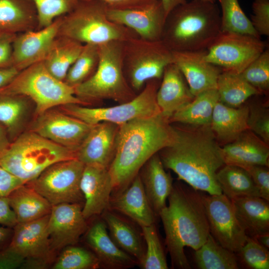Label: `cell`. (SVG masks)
Returning a JSON list of instances; mask_svg holds the SVG:
<instances>
[{"instance_id": "6da1fadb", "label": "cell", "mask_w": 269, "mask_h": 269, "mask_svg": "<svg viewBox=\"0 0 269 269\" xmlns=\"http://www.w3.org/2000/svg\"><path fill=\"white\" fill-rule=\"evenodd\" d=\"M183 125L174 126L175 141L160 150L159 156L164 167L195 190L209 195L222 194L216 173L225 163L210 125Z\"/></svg>"}, {"instance_id": "7a4b0ae2", "label": "cell", "mask_w": 269, "mask_h": 269, "mask_svg": "<svg viewBox=\"0 0 269 269\" xmlns=\"http://www.w3.org/2000/svg\"><path fill=\"white\" fill-rule=\"evenodd\" d=\"M176 137L175 127L161 113L119 125L116 153L109 168L114 190H124L148 159Z\"/></svg>"}, {"instance_id": "3957f363", "label": "cell", "mask_w": 269, "mask_h": 269, "mask_svg": "<svg viewBox=\"0 0 269 269\" xmlns=\"http://www.w3.org/2000/svg\"><path fill=\"white\" fill-rule=\"evenodd\" d=\"M199 191L191 186L173 185L168 204L159 214L174 268L190 269L184 248L198 249L210 234L203 194Z\"/></svg>"}, {"instance_id": "277c9868", "label": "cell", "mask_w": 269, "mask_h": 269, "mask_svg": "<svg viewBox=\"0 0 269 269\" xmlns=\"http://www.w3.org/2000/svg\"><path fill=\"white\" fill-rule=\"evenodd\" d=\"M221 31L217 4L192 0L168 14L161 40L172 51H201L206 50Z\"/></svg>"}, {"instance_id": "5b68a950", "label": "cell", "mask_w": 269, "mask_h": 269, "mask_svg": "<svg viewBox=\"0 0 269 269\" xmlns=\"http://www.w3.org/2000/svg\"><path fill=\"white\" fill-rule=\"evenodd\" d=\"M73 158L76 151L29 130L10 142L0 166L26 184L52 164Z\"/></svg>"}, {"instance_id": "8992f818", "label": "cell", "mask_w": 269, "mask_h": 269, "mask_svg": "<svg viewBox=\"0 0 269 269\" xmlns=\"http://www.w3.org/2000/svg\"><path fill=\"white\" fill-rule=\"evenodd\" d=\"M107 8L99 0H79L72 10L61 16L58 36L98 45L137 36L132 30L111 21Z\"/></svg>"}, {"instance_id": "52a82bcc", "label": "cell", "mask_w": 269, "mask_h": 269, "mask_svg": "<svg viewBox=\"0 0 269 269\" xmlns=\"http://www.w3.org/2000/svg\"><path fill=\"white\" fill-rule=\"evenodd\" d=\"M123 41H113L98 45L99 62L96 70L74 88L75 95L88 105L91 102L103 100L123 103L136 95L124 72Z\"/></svg>"}, {"instance_id": "ba28073f", "label": "cell", "mask_w": 269, "mask_h": 269, "mask_svg": "<svg viewBox=\"0 0 269 269\" xmlns=\"http://www.w3.org/2000/svg\"><path fill=\"white\" fill-rule=\"evenodd\" d=\"M0 93L27 97L34 103L35 116L65 105H88L75 95L74 88L52 76L43 61L19 71L10 83L0 89Z\"/></svg>"}, {"instance_id": "9c48e42d", "label": "cell", "mask_w": 269, "mask_h": 269, "mask_svg": "<svg viewBox=\"0 0 269 269\" xmlns=\"http://www.w3.org/2000/svg\"><path fill=\"white\" fill-rule=\"evenodd\" d=\"M172 63V51L161 39L136 36L123 42L124 72L135 92L141 91L150 80L161 79L165 68Z\"/></svg>"}, {"instance_id": "30bf717a", "label": "cell", "mask_w": 269, "mask_h": 269, "mask_svg": "<svg viewBox=\"0 0 269 269\" xmlns=\"http://www.w3.org/2000/svg\"><path fill=\"white\" fill-rule=\"evenodd\" d=\"M160 80L154 79L147 81L138 95L117 106L89 108L78 104H67L59 108L65 113L90 125L103 122L121 125L134 119L161 113L156 100Z\"/></svg>"}, {"instance_id": "8fae6325", "label": "cell", "mask_w": 269, "mask_h": 269, "mask_svg": "<svg viewBox=\"0 0 269 269\" xmlns=\"http://www.w3.org/2000/svg\"><path fill=\"white\" fill-rule=\"evenodd\" d=\"M84 166L77 158L60 161L47 167L28 183L52 206L80 203L84 199L80 189Z\"/></svg>"}, {"instance_id": "7c38bea8", "label": "cell", "mask_w": 269, "mask_h": 269, "mask_svg": "<svg viewBox=\"0 0 269 269\" xmlns=\"http://www.w3.org/2000/svg\"><path fill=\"white\" fill-rule=\"evenodd\" d=\"M266 46L260 38L221 31L205 50L203 59L222 71L240 74L266 49Z\"/></svg>"}, {"instance_id": "4fadbf2b", "label": "cell", "mask_w": 269, "mask_h": 269, "mask_svg": "<svg viewBox=\"0 0 269 269\" xmlns=\"http://www.w3.org/2000/svg\"><path fill=\"white\" fill-rule=\"evenodd\" d=\"M210 233L223 247L236 254L248 236L236 216L231 200L224 194L203 195Z\"/></svg>"}, {"instance_id": "5bb4252c", "label": "cell", "mask_w": 269, "mask_h": 269, "mask_svg": "<svg viewBox=\"0 0 269 269\" xmlns=\"http://www.w3.org/2000/svg\"><path fill=\"white\" fill-rule=\"evenodd\" d=\"M35 117L30 131L76 152L93 126L54 108Z\"/></svg>"}, {"instance_id": "9a60e30c", "label": "cell", "mask_w": 269, "mask_h": 269, "mask_svg": "<svg viewBox=\"0 0 269 269\" xmlns=\"http://www.w3.org/2000/svg\"><path fill=\"white\" fill-rule=\"evenodd\" d=\"M61 16L39 29L17 34L12 43V65L19 71L43 61L58 36Z\"/></svg>"}, {"instance_id": "2e32d148", "label": "cell", "mask_w": 269, "mask_h": 269, "mask_svg": "<svg viewBox=\"0 0 269 269\" xmlns=\"http://www.w3.org/2000/svg\"><path fill=\"white\" fill-rule=\"evenodd\" d=\"M107 14L111 21L132 30L142 39H161L166 15L160 0L134 8L108 7Z\"/></svg>"}, {"instance_id": "e0dca14e", "label": "cell", "mask_w": 269, "mask_h": 269, "mask_svg": "<svg viewBox=\"0 0 269 269\" xmlns=\"http://www.w3.org/2000/svg\"><path fill=\"white\" fill-rule=\"evenodd\" d=\"M49 217V214L33 221L17 223L7 247L22 256L25 262H46L52 251L47 231Z\"/></svg>"}, {"instance_id": "ac0fdd59", "label": "cell", "mask_w": 269, "mask_h": 269, "mask_svg": "<svg viewBox=\"0 0 269 269\" xmlns=\"http://www.w3.org/2000/svg\"><path fill=\"white\" fill-rule=\"evenodd\" d=\"M80 203L52 206L47 231L52 250L72 246L78 242L87 227Z\"/></svg>"}, {"instance_id": "d6986e66", "label": "cell", "mask_w": 269, "mask_h": 269, "mask_svg": "<svg viewBox=\"0 0 269 269\" xmlns=\"http://www.w3.org/2000/svg\"><path fill=\"white\" fill-rule=\"evenodd\" d=\"M119 125L103 122L93 125L76 152V158L85 165L109 169L115 155Z\"/></svg>"}, {"instance_id": "ffe728a7", "label": "cell", "mask_w": 269, "mask_h": 269, "mask_svg": "<svg viewBox=\"0 0 269 269\" xmlns=\"http://www.w3.org/2000/svg\"><path fill=\"white\" fill-rule=\"evenodd\" d=\"M80 189L85 204L82 213L87 219L102 214L110 205L114 190L109 169L96 165H85L80 180Z\"/></svg>"}, {"instance_id": "44dd1931", "label": "cell", "mask_w": 269, "mask_h": 269, "mask_svg": "<svg viewBox=\"0 0 269 269\" xmlns=\"http://www.w3.org/2000/svg\"><path fill=\"white\" fill-rule=\"evenodd\" d=\"M205 52L172 51L173 63L181 72L194 97L206 91L217 89L222 72L220 68L203 59Z\"/></svg>"}, {"instance_id": "7402d4cb", "label": "cell", "mask_w": 269, "mask_h": 269, "mask_svg": "<svg viewBox=\"0 0 269 269\" xmlns=\"http://www.w3.org/2000/svg\"><path fill=\"white\" fill-rule=\"evenodd\" d=\"M221 149L225 164L243 168L252 165L269 166V144L249 129L224 145Z\"/></svg>"}, {"instance_id": "603a6c76", "label": "cell", "mask_w": 269, "mask_h": 269, "mask_svg": "<svg viewBox=\"0 0 269 269\" xmlns=\"http://www.w3.org/2000/svg\"><path fill=\"white\" fill-rule=\"evenodd\" d=\"M161 79L156 100L161 114L169 119L195 97L191 94L181 72L174 63L166 67Z\"/></svg>"}, {"instance_id": "cb8c5ba5", "label": "cell", "mask_w": 269, "mask_h": 269, "mask_svg": "<svg viewBox=\"0 0 269 269\" xmlns=\"http://www.w3.org/2000/svg\"><path fill=\"white\" fill-rule=\"evenodd\" d=\"M114 200V209L126 215L141 227L154 224L155 214L144 191L141 177L137 174Z\"/></svg>"}, {"instance_id": "d4e9b609", "label": "cell", "mask_w": 269, "mask_h": 269, "mask_svg": "<svg viewBox=\"0 0 269 269\" xmlns=\"http://www.w3.org/2000/svg\"><path fill=\"white\" fill-rule=\"evenodd\" d=\"M249 107L243 105L238 108L228 106L218 101L216 104L210 127L220 145H225L235 140L249 129Z\"/></svg>"}, {"instance_id": "484cf974", "label": "cell", "mask_w": 269, "mask_h": 269, "mask_svg": "<svg viewBox=\"0 0 269 269\" xmlns=\"http://www.w3.org/2000/svg\"><path fill=\"white\" fill-rule=\"evenodd\" d=\"M238 220L251 238L269 233V201L259 196L231 199Z\"/></svg>"}, {"instance_id": "4316f807", "label": "cell", "mask_w": 269, "mask_h": 269, "mask_svg": "<svg viewBox=\"0 0 269 269\" xmlns=\"http://www.w3.org/2000/svg\"><path fill=\"white\" fill-rule=\"evenodd\" d=\"M141 177L145 192L154 213L159 216L166 206V201L173 187L171 175L165 171L159 156L156 153L146 162Z\"/></svg>"}, {"instance_id": "83f0119b", "label": "cell", "mask_w": 269, "mask_h": 269, "mask_svg": "<svg viewBox=\"0 0 269 269\" xmlns=\"http://www.w3.org/2000/svg\"><path fill=\"white\" fill-rule=\"evenodd\" d=\"M86 240L100 262L108 267L130 268L137 262L116 245L108 234L105 222L98 221L94 223L87 232Z\"/></svg>"}, {"instance_id": "f1b7e54d", "label": "cell", "mask_w": 269, "mask_h": 269, "mask_svg": "<svg viewBox=\"0 0 269 269\" xmlns=\"http://www.w3.org/2000/svg\"><path fill=\"white\" fill-rule=\"evenodd\" d=\"M37 26L32 0H0V32L17 34L37 29Z\"/></svg>"}, {"instance_id": "f546056e", "label": "cell", "mask_w": 269, "mask_h": 269, "mask_svg": "<svg viewBox=\"0 0 269 269\" xmlns=\"http://www.w3.org/2000/svg\"><path fill=\"white\" fill-rule=\"evenodd\" d=\"M7 197L18 223L38 219L49 215L51 210L50 203L25 184L15 189Z\"/></svg>"}, {"instance_id": "4dcf8cb0", "label": "cell", "mask_w": 269, "mask_h": 269, "mask_svg": "<svg viewBox=\"0 0 269 269\" xmlns=\"http://www.w3.org/2000/svg\"><path fill=\"white\" fill-rule=\"evenodd\" d=\"M27 97L0 93V124L6 129L10 140L22 133L31 112V103Z\"/></svg>"}, {"instance_id": "1f68e13d", "label": "cell", "mask_w": 269, "mask_h": 269, "mask_svg": "<svg viewBox=\"0 0 269 269\" xmlns=\"http://www.w3.org/2000/svg\"><path fill=\"white\" fill-rule=\"evenodd\" d=\"M219 101L217 89L203 92L175 112L169 119L170 123L202 126L210 125L214 107Z\"/></svg>"}, {"instance_id": "d6a6232c", "label": "cell", "mask_w": 269, "mask_h": 269, "mask_svg": "<svg viewBox=\"0 0 269 269\" xmlns=\"http://www.w3.org/2000/svg\"><path fill=\"white\" fill-rule=\"evenodd\" d=\"M84 44L72 39L57 36L43 61L49 72L64 81L67 73L82 50Z\"/></svg>"}, {"instance_id": "836d02e7", "label": "cell", "mask_w": 269, "mask_h": 269, "mask_svg": "<svg viewBox=\"0 0 269 269\" xmlns=\"http://www.w3.org/2000/svg\"><path fill=\"white\" fill-rule=\"evenodd\" d=\"M102 214L113 241L119 248L139 264L145 252L137 232L128 223L114 213L106 210Z\"/></svg>"}, {"instance_id": "e575fe53", "label": "cell", "mask_w": 269, "mask_h": 269, "mask_svg": "<svg viewBox=\"0 0 269 269\" xmlns=\"http://www.w3.org/2000/svg\"><path fill=\"white\" fill-rule=\"evenodd\" d=\"M222 193L230 200L245 196H259V190L251 176L244 168L225 164L216 173Z\"/></svg>"}, {"instance_id": "d590c367", "label": "cell", "mask_w": 269, "mask_h": 269, "mask_svg": "<svg viewBox=\"0 0 269 269\" xmlns=\"http://www.w3.org/2000/svg\"><path fill=\"white\" fill-rule=\"evenodd\" d=\"M219 101L233 108L242 106L250 98L262 94L240 75L222 71L217 84Z\"/></svg>"}, {"instance_id": "8d00e7d4", "label": "cell", "mask_w": 269, "mask_h": 269, "mask_svg": "<svg viewBox=\"0 0 269 269\" xmlns=\"http://www.w3.org/2000/svg\"><path fill=\"white\" fill-rule=\"evenodd\" d=\"M195 262L199 269H238L236 253L223 247L209 235L205 242L194 253Z\"/></svg>"}, {"instance_id": "74e56055", "label": "cell", "mask_w": 269, "mask_h": 269, "mask_svg": "<svg viewBox=\"0 0 269 269\" xmlns=\"http://www.w3.org/2000/svg\"><path fill=\"white\" fill-rule=\"evenodd\" d=\"M99 62V46L94 44H84L80 54L69 68L64 82L75 88L95 73Z\"/></svg>"}, {"instance_id": "f35d334b", "label": "cell", "mask_w": 269, "mask_h": 269, "mask_svg": "<svg viewBox=\"0 0 269 269\" xmlns=\"http://www.w3.org/2000/svg\"><path fill=\"white\" fill-rule=\"evenodd\" d=\"M221 8V31L247 34L260 38L238 0H218Z\"/></svg>"}, {"instance_id": "ab89813d", "label": "cell", "mask_w": 269, "mask_h": 269, "mask_svg": "<svg viewBox=\"0 0 269 269\" xmlns=\"http://www.w3.org/2000/svg\"><path fill=\"white\" fill-rule=\"evenodd\" d=\"M146 250L139 263L143 269H167L168 265L154 224L141 227Z\"/></svg>"}, {"instance_id": "60d3db41", "label": "cell", "mask_w": 269, "mask_h": 269, "mask_svg": "<svg viewBox=\"0 0 269 269\" xmlns=\"http://www.w3.org/2000/svg\"><path fill=\"white\" fill-rule=\"evenodd\" d=\"M100 263L98 258L87 250L70 246L61 253L53 269H96L99 267Z\"/></svg>"}, {"instance_id": "b9f144b4", "label": "cell", "mask_w": 269, "mask_h": 269, "mask_svg": "<svg viewBox=\"0 0 269 269\" xmlns=\"http://www.w3.org/2000/svg\"><path fill=\"white\" fill-rule=\"evenodd\" d=\"M262 94L269 91V50L266 49L240 73Z\"/></svg>"}, {"instance_id": "7bdbcfd3", "label": "cell", "mask_w": 269, "mask_h": 269, "mask_svg": "<svg viewBox=\"0 0 269 269\" xmlns=\"http://www.w3.org/2000/svg\"><path fill=\"white\" fill-rule=\"evenodd\" d=\"M35 6L37 17V29L50 25L56 18L72 10L79 0H32Z\"/></svg>"}, {"instance_id": "ee69618b", "label": "cell", "mask_w": 269, "mask_h": 269, "mask_svg": "<svg viewBox=\"0 0 269 269\" xmlns=\"http://www.w3.org/2000/svg\"><path fill=\"white\" fill-rule=\"evenodd\" d=\"M241 262L251 269H269V252L254 238L248 237L246 242L237 253Z\"/></svg>"}, {"instance_id": "f6af8a7d", "label": "cell", "mask_w": 269, "mask_h": 269, "mask_svg": "<svg viewBox=\"0 0 269 269\" xmlns=\"http://www.w3.org/2000/svg\"><path fill=\"white\" fill-rule=\"evenodd\" d=\"M249 129L269 144V110L267 104L254 103L248 105Z\"/></svg>"}, {"instance_id": "bcb514c9", "label": "cell", "mask_w": 269, "mask_h": 269, "mask_svg": "<svg viewBox=\"0 0 269 269\" xmlns=\"http://www.w3.org/2000/svg\"><path fill=\"white\" fill-rule=\"evenodd\" d=\"M251 23L259 35H269V0H254Z\"/></svg>"}, {"instance_id": "7dc6e473", "label": "cell", "mask_w": 269, "mask_h": 269, "mask_svg": "<svg viewBox=\"0 0 269 269\" xmlns=\"http://www.w3.org/2000/svg\"><path fill=\"white\" fill-rule=\"evenodd\" d=\"M244 169L251 176L259 190L260 197L269 201V167L263 165H252Z\"/></svg>"}, {"instance_id": "c3c4849f", "label": "cell", "mask_w": 269, "mask_h": 269, "mask_svg": "<svg viewBox=\"0 0 269 269\" xmlns=\"http://www.w3.org/2000/svg\"><path fill=\"white\" fill-rule=\"evenodd\" d=\"M16 34L0 32V68L12 65V43Z\"/></svg>"}, {"instance_id": "681fc988", "label": "cell", "mask_w": 269, "mask_h": 269, "mask_svg": "<svg viewBox=\"0 0 269 269\" xmlns=\"http://www.w3.org/2000/svg\"><path fill=\"white\" fill-rule=\"evenodd\" d=\"M25 184L0 166V197H7L13 190Z\"/></svg>"}, {"instance_id": "f907efd6", "label": "cell", "mask_w": 269, "mask_h": 269, "mask_svg": "<svg viewBox=\"0 0 269 269\" xmlns=\"http://www.w3.org/2000/svg\"><path fill=\"white\" fill-rule=\"evenodd\" d=\"M25 259L8 247L0 251V269H15L25 263Z\"/></svg>"}, {"instance_id": "816d5d0a", "label": "cell", "mask_w": 269, "mask_h": 269, "mask_svg": "<svg viewBox=\"0 0 269 269\" xmlns=\"http://www.w3.org/2000/svg\"><path fill=\"white\" fill-rule=\"evenodd\" d=\"M15 215L11 208L8 197H0V224L14 227L17 224Z\"/></svg>"}, {"instance_id": "f5cc1de1", "label": "cell", "mask_w": 269, "mask_h": 269, "mask_svg": "<svg viewBox=\"0 0 269 269\" xmlns=\"http://www.w3.org/2000/svg\"><path fill=\"white\" fill-rule=\"evenodd\" d=\"M104 2L109 8L129 9L147 5L156 0H99Z\"/></svg>"}, {"instance_id": "db71d44e", "label": "cell", "mask_w": 269, "mask_h": 269, "mask_svg": "<svg viewBox=\"0 0 269 269\" xmlns=\"http://www.w3.org/2000/svg\"><path fill=\"white\" fill-rule=\"evenodd\" d=\"M19 72V71L13 66L0 68V89L10 83Z\"/></svg>"}, {"instance_id": "11a10c76", "label": "cell", "mask_w": 269, "mask_h": 269, "mask_svg": "<svg viewBox=\"0 0 269 269\" xmlns=\"http://www.w3.org/2000/svg\"><path fill=\"white\" fill-rule=\"evenodd\" d=\"M13 232L10 228L0 227V251L7 248L10 242Z\"/></svg>"}, {"instance_id": "9f6ffc18", "label": "cell", "mask_w": 269, "mask_h": 269, "mask_svg": "<svg viewBox=\"0 0 269 269\" xmlns=\"http://www.w3.org/2000/svg\"><path fill=\"white\" fill-rule=\"evenodd\" d=\"M10 142L5 128L0 124V157L8 148Z\"/></svg>"}, {"instance_id": "6f0895ef", "label": "cell", "mask_w": 269, "mask_h": 269, "mask_svg": "<svg viewBox=\"0 0 269 269\" xmlns=\"http://www.w3.org/2000/svg\"><path fill=\"white\" fill-rule=\"evenodd\" d=\"M164 9L166 17L175 7L186 2V0H160Z\"/></svg>"}, {"instance_id": "680465c9", "label": "cell", "mask_w": 269, "mask_h": 269, "mask_svg": "<svg viewBox=\"0 0 269 269\" xmlns=\"http://www.w3.org/2000/svg\"><path fill=\"white\" fill-rule=\"evenodd\" d=\"M254 239L267 249L269 248V233L259 235Z\"/></svg>"}, {"instance_id": "91938a15", "label": "cell", "mask_w": 269, "mask_h": 269, "mask_svg": "<svg viewBox=\"0 0 269 269\" xmlns=\"http://www.w3.org/2000/svg\"><path fill=\"white\" fill-rule=\"evenodd\" d=\"M202 0V1H208L212 3H215V1L216 0Z\"/></svg>"}]
</instances>
